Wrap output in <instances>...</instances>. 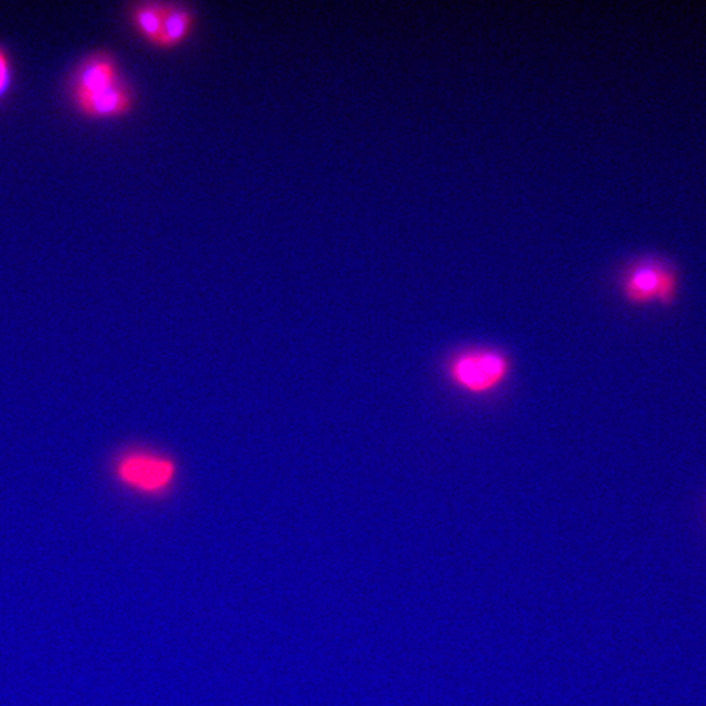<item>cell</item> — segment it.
I'll return each mask as SVG.
<instances>
[{"label":"cell","mask_w":706,"mask_h":706,"mask_svg":"<svg viewBox=\"0 0 706 706\" xmlns=\"http://www.w3.org/2000/svg\"><path fill=\"white\" fill-rule=\"evenodd\" d=\"M74 99L85 116L94 118L123 117L134 105L133 92L108 53L91 55L77 70Z\"/></svg>","instance_id":"1"},{"label":"cell","mask_w":706,"mask_h":706,"mask_svg":"<svg viewBox=\"0 0 706 706\" xmlns=\"http://www.w3.org/2000/svg\"><path fill=\"white\" fill-rule=\"evenodd\" d=\"M679 268L658 254L637 256L619 273V289L628 304L673 306L679 292Z\"/></svg>","instance_id":"2"},{"label":"cell","mask_w":706,"mask_h":706,"mask_svg":"<svg viewBox=\"0 0 706 706\" xmlns=\"http://www.w3.org/2000/svg\"><path fill=\"white\" fill-rule=\"evenodd\" d=\"M510 369V360L500 349L476 347L454 354L446 362L445 373L455 389L481 397L502 388Z\"/></svg>","instance_id":"3"},{"label":"cell","mask_w":706,"mask_h":706,"mask_svg":"<svg viewBox=\"0 0 706 706\" xmlns=\"http://www.w3.org/2000/svg\"><path fill=\"white\" fill-rule=\"evenodd\" d=\"M173 474L172 463L147 454L126 455L117 465L120 482L145 492H155L168 486Z\"/></svg>","instance_id":"4"},{"label":"cell","mask_w":706,"mask_h":706,"mask_svg":"<svg viewBox=\"0 0 706 706\" xmlns=\"http://www.w3.org/2000/svg\"><path fill=\"white\" fill-rule=\"evenodd\" d=\"M194 13L188 7L170 3L157 48L170 50L183 44L194 28Z\"/></svg>","instance_id":"5"},{"label":"cell","mask_w":706,"mask_h":706,"mask_svg":"<svg viewBox=\"0 0 706 706\" xmlns=\"http://www.w3.org/2000/svg\"><path fill=\"white\" fill-rule=\"evenodd\" d=\"M170 9V3L147 2L134 7L131 21L135 30L147 40L149 44L159 42L164 20Z\"/></svg>","instance_id":"6"},{"label":"cell","mask_w":706,"mask_h":706,"mask_svg":"<svg viewBox=\"0 0 706 706\" xmlns=\"http://www.w3.org/2000/svg\"><path fill=\"white\" fill-rule=\"evenodd\" d=\"M7 75H9V61H7V56L0 49V91L4 87Z\"/></svg>","instance_id":"7"}]
</instances>
